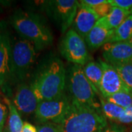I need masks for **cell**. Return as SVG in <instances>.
<instances>
[{"label": "cell", "instance_id": "83f0119b", "mask_svg": "<svg viewBox=\"0 0 132 132\" xmlns=\"http://www.w3.org/2000/svg\"><path fill=\"white\" fill-rule=\"evenodd\" d=\"M104 2H105V0H82V1H80L79 2L87 6V7L93 8L97 5L102 4Z\"/></svg>", "mask_w": 132, "mask_h": 132}, {"label": "cell", "instance_id": "484cf974", "mask_svg": "<svg viewBox=\"0 0 132 132\" xmlns=\"http://www.w3.org/2000/svg\"><path fill=\"white\" fill-rule=\"evenodd\" d=\"M8 115V108L7 105L0 101V131L3 132V128L5 126V120Z\"/></svg>", "mask_w": 132, "mask_h": 132}, {"label": "cell", "instance_id": "4316f807", "mask_svg": "<svg viewBox=\"0 0 132 132\" xmlns=\"http://www.w3.org/2000/svg\"><path fill=\"white\" fill-rule=\"evenodd\" d=\"M103 132H126V128L118 123H112L108 124Z\"/></svg>", "mask_w": 132, "mask_h": 132}, {"label": "cell", "instance_id": "ac0fdd59", "mask_svg": "<svg viewBox=\"0 0 132 132\" xmlns=\"http://www.w3.org/2000/svg\"><path fill=\"white\" fill-rule=\"evenodd\" d=\"M131 15V11L112 7L108 15L103 18L106 25L111 30H114Z\"/></svg>", "mask_w": 132, "mask_h": 132}, {"label": "cell", "instance_id": "d6a6232c", "mask_svg": "<svg viewBox=\"0 0 132 132\" xmlns=\"http://www.w3.org/2000/svg\"><path fill=\"white\" fill-rule=\"evenodd\" d=\"M0 132H2V131H0Z\"/></svg>", "mask_w": 132, "mask_h": 132}, {"label": "cell", "instance_id": "7a4b0ae2", "mask_svg": "<svg viewBox=\"0 0 132 132\" xmlns=\"http://www.w3.org/2000/svg\"><path fill=\"white\" fill-rule=\"evenodd\" d=\"M10 22L19 35L32 43L36 50L40 51L52 45V31L38 15L18 10L12 15Z\"/></svg>", "mask_w": 132, "mask_h": 132}, {"label": "cell", "instance_id": "7402d4cb", "mask_svg": "<svg viewBox=\"0 0 132 132\" xmlns=\"http://www.w3.org/2000/svg\"><path fill=\"white\" fill-rule=\"evenodd\" d=\"M112 6L109 3V0H105V2H103L102 4L95 6L94 7H93L92 9L95 12V13L98 15L100 19L104 18L110 13L111 9H112Z\"/></svg>", "mask_w": 132, "mask_h": 132}, {"label": "cell", "instance_id": "f546056e", "mask_svg": "<svg viewBox=\"0 0 132 132\" xmlns=\"http://www.w3.org/2000/svg\"><path fill=\"white\" fill-rule=\"evenodd\" d=\"M128 42H129V43L131 44V46H132V37H131V39H130V40H128Z\"/></svg>", "mask_w": 132, "mask_h": 132}, {"label": "cell", "instance_id": "4fadbf2b", "mask_svg": "<svg viewBox=\"0 0 132 132\" xmlns=\"http://www.w3.org/2000/svg\"><path fill=\"white\" fill-rule=\"evenodd\" d=\"M112 30L109 28L103 18L100 19L85 38L87 47L91 50H95L103 47L108 43Z\"/></svg>", "mask_w": 132, "mask_h": 132}, {"label": "cell", "instance_id": "ba28073f", "mask_svg": "<svg viewBox=\"0 0 132 132\" xmlns=\"http://www.w3.org/2000/svg\"><path fill=\"white\" fill-rule=\"evenodd\" d=\"M71 104V100L65 93L56 98L39 102L35 112V116L39 123L42 124H60L65 118Z\"/></svg>", "mask_w": 132, "mask_h": 132}, {"label": "cell", "instance_id": "52a82bcc", "mask_svg": "<svg viewBox=\"0 0 132 132\" xmlns=\"http://www.w3.org/2000/svg\"><path fill=\"white\" fill-rule=\"evenodd\" d=\"M79 6L76 0H52L45 3L48 15L62 34L67 32L73 23Z\"/></svg>", "mask_w": 132, "mask_h": 132}, {"label": "cell", "instance_id": "5bb4252c", "mask_svg": "<svg viewBox=\"0 0 132 132\" xmlns=\"http://www.w3.org/2000/svg\"><path fill=\"white\" fill-rule=\"evenodd\" d=\"M11 43L5 35L0 34V87H5L10 79Z\"/></svg>", "mask_w": 132, "mask_h": 132}, {"label": "cell", "instance_id": "9c48e42d", "mask_svg": "<svg viewBox=\"0 0 132 132\" xmlns=\"http://www.w3.org/2000/svg\"><path fill=\"white\" fill-rule=\"evenodd\" d=\"M99 62L103 68V76L100 85V93L103 98H106L120 92L131 93L113 66L102 60Z\"/></svg>", "mask_w": 132, "mask_h": 132}, {"label": "cell", "instance_id": "6da1fadb", "mask_svg": "<svg viewBox=\"0 0 132 132\" xmlns=\"http://www.w3.org/2000/svg\"><path fill=\"white\" fill-rule=\"evenodd\" d=\"M66 71L58 57L50 58L39 70L30 84L39 102L56 98L65 93Z\"/></svg>", "mask_w": 132, "mask_h": 132}, {"label": "cell", "instance_id": "603a6c76", "mask_svg": "<svg viewBox=\"0 0 132 132\" xmlns=\"http://www.w3.org/2000/svg\"><path fill=\"white\" fill-rule=\"evenodd\" d=\"M109 3L112 7L131 11L132 8V0H109Z\"/></svg>", "mask_w": 132, "mask_h": 132}, {"label": "cell", "instance_id": "cb8c5ba5", "mask_svg": "<svg viewBox=\"0 0 132 132\" xmlns=\"http://www.w3.org/2000/svg\"><path fill=\"white\" fill-rule=\"evenodd\" d=\"M38 132H62L59 125L54 123H46L38 126Z\"/></svg>", "mask_w": 132, "mask_h": 132}, {"label": "cell", "instance_id": "1f68e13d", "mask_svg": "<svg viewBox=\"0 0 132 132\" xmlns=\"http://www.w3.org/2000/svg\"><path fill=\"white\" fill-rule=\"evenodd\" d=\"M131 14L132 15V8H131Z\"/></svg>", "mask_w": 132, "mask_h": 132}, {"label": "cell", "instance_id": "f1b7e54d", "mask_svg": "<svg viewBox=\"0 0 132 132\" xmlns=\"http://www.w3.org/2000/svg\"><path fill=\"white\" fill-rule=\"evenodd\" d=\"M21 132H38V127L35 126L32 123L24 122Z\"/></svg>", "mask_w": 132, "mask_h": 132}, {"label": "cell", "instance_id": "8992f818", "mask_svg": "<svg viewBox=\"0 0 132 132\" xmlns=\"http://www.w3.org/2000/svg\"><path fill=\"white\" fill-rule=\"evenodd\" d=\"M60 51L62 56L73 63V65L84 67L90 62V57L85 39L73 28L69 29L62 38Z\"/></svg>", "mask_w": 132, "mask_h": 132}, {"label": "cell", "instance_id": "277c9868", "mask_svg": "<svg viewBox=\"0 0 132 132\" xmlns=\"http://www.w3.org/2000/svg\"><path fill=\"white\" fill-rule=\"evenodd\" d=\"M68 87L71 95V101L102 113L101 103L96 99L95 91L85 76L82 66L72 65L69 68Z\"/></svg>", "mask_w": 132, "mask_h": 132}, {"label": "cell", "instance_id": "30bf717a", "mask_svg": "<svg viewBox=\"0 0 132 132\" xmlns=\"http://www.w3.org/2000/svg\"><path fill=\"white\" fill-rule=\"evenodd\" d=\"M102 56L112 65L132 62V46L128 41L108 43L103 46Z\"/></svg>", "mask_w": 132, "mask_h": 132}, {"label": "cell", "instance_id": "4dcf8cb0", "mask_svg": "<svg viewBox=\"0 0 132 132\" xmlns=\"http://www.w3.org/2000/svg\"><path fill=\"white\" fill-rule=\"evenodd\" d=\"M126 132H132V128H131L130 129H128V131H126Z\"/></svg>", "mask_w": 132, "mask_h": 132}, {"label": "cell", "instance_id": "8fae6325", "mask_svg": "<svg viewBox=\"0 0 132 132\" xmlns=\"http://www.w3.org/2000/svg\"><path fill=\"white\" fill-rule=\"evenodd\" d=\"M13 104L21 113L30 114L35 113L39 104L30 85L25 82L18 85L13 98Z\"/></svg>", "mask_w": 132, "mask_h": 132}, {"label": "cell", "instance_id": "ffe728a7", "mask_svg": "<svg viewBox=\"0 0 132 132\" xmlns=\"http://www.w3.org/2000/svg\"><path fill=\"white\" fill-rule=\"evenodd\" d=\"M112 66L118 71L124 84L132 93V62Z\"/></svg>", "mask_w": 132, "mask_h": 132}, {"label": "cell", "instance_id": "2e32d148", "mask_svg": "<svg viewBox=\"0 0 132 132\" xmlns=\"http://www.w3.org/2000/svg\"><path fill=\"white\" fill-rule=\"evenodd\" d=\"M4 103L8 108V117L7 124V132H21L24 123L19 110L9 98L4 97Z\"/></svg>", "mask_w": 132, "mask_h": 132}, {"label": "cell", "instance_id": "7c38bea8", "mask_svg": "<svg viewBox=\"0 0 132 132\" xmlns=\"http://www.w3.org/2000/svg\"><path fill=\"white\" fill-rule=\"evenodd\" d=\"M100 18L90 7L79 2L77 14L73 21V29L85 39Z\"/></svg>", "mask_w": 132, "mask_h": 132}, {"label": "cell", "instance_id": "e0dca14e", "mask_svg": "<svg viewBox=\"0 0 132 132\" xmlns=\"http://www.w3.org/2000/svg\"><path fill=\"white\" fill-rule=\"evenodd\" d=\"M132 37V15L120 24L118 28L112 30L108 43H117L128 41Z\"/></svg>", "mask_w": 132, "mask_h": 132}, {"label": "cell", "instance_id": "9a60e30c", "mask_svg": "<svg viewBox=\"0 0 132 132\" xmlns=\"http://www.w3.org/2000/svg\"><path fill=\"white\" fill-rule=\"evenodd\" d=\"M85 76L93 85L96 95L101 96L100 93V85L103 76V68L100 62H89L84 67Z\"/></svg>", "mask_w": 132, "mask_h": 132}, {"label": "cell", "instance_id": "44dd1931", "mask_svg": "<svg viewBox=\"0 0 132 132\" xmlns=\"http://www.w3.org/2000/svg\"><path fill=\"white\" fill-rule=\"evenodd\" d=\"M106 100L120 107L126 109L132 105V93L127 92H120L118 93L110 95Z\"/></svg>", "mask_w": 132, "mask_h": 132}, {"label": "cell", "instance_id": "d6986e66", "mask_svg": "<svg viewBox=\"0 0 132 132\" xmlns=\"http://www.w3.org/2000/svg\"><path fill=\"white\" fill-rule=\"evenodd\" d=\"M99 99L101 106V112L104 117L110 120L118 122L124 112V109L109 102L102 96L99 97Z\"/></svg>", "mask_w": 132, "mask_h": 132}, {"label": "cell", "instance_id": "d4e9b609", "mask_svg": "<svg viewBox=\"0 0 132 132\" xmlns=\"http://www.w3.org/2000/svg\"><path fill=\"white\" fill-rule=\"evenodd\" d=\"M118 123L123 124L132 123V105L127 108L124 109V112L122 116L119 119Z\"/></svg>", "mask_w": 132, "mask_h": 132}, {"label": "cell", "instance_id": "3957f363", "mask_svg": "<svg viewBox=\"0 0 132 132\" xmlns=\"http://www.w3.org/2000/svg\"><path fill=\"white\" fill-rule=\"evenodd\" d=\"M59 126L62 132H103L108 123L102 113L71 101Z\"/></svg>", "mask_w": 132, "mask_h": 132}, {"label": "cell", "instance_id": "5b68a950", "mask_svg": "<svg viewBox=\"0 0 132 132\" xmlns=\"http://www.w3.org/2000/svg\"><path fill=\"white\" fill-rule=\"evenodd\" d=\"M36 59V48L32 43L24 38L11 44L10 79L16 83L24 82Z\"/></svg>", "mask_w": 132, "mask_h": 132}]
</instances>
